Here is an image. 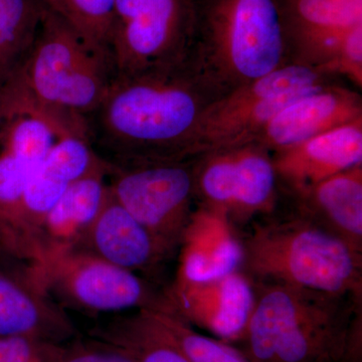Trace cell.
Segmentation results:
<instances>
[{"label": "cell", "instance_id": "1", "mask_svg": "<svg viewBox=\"0 0 362 362\" xmlns=\"http://www.w3.org/2000/svg\"><path fill=\"white\" fill-rule=\"evenodd\" d=\"M216 99L187 64L114 78L87 118L90 145L111 165L197 158L195 131Z\"/></svg>", "mask_w": 362, "mask_h": 362}, {"label": "cell", "instance_id": "2", "mask_svg": "<svg viewBox=\"0 0 362 362\" xmlns=\"http://www.w3.org/2000/svg\"><path fill=\"white\" fill-rule=\"evenodd\" d=\"M113 80L111 62L90 51L58 14L45 7L37 40L23 70L0 92V120L14 115L42 119L58 138L89 140L87 118Z\"/></svg>", "mask_w": 362, "mask_h": 362}, {"label": "cell", "instance_id": "3", "mask_svg": "<svg viewBox=\"0 0 362 362\" xmlns=\"http://www.w3.org/2000/svg\"><path fill=\"white\" fill-rule=\"evenodd\" d=\"M358 299L264 283L243 354L251 362H362Z\"/></svg>", "mask_w": 362, "mask_h": 362}, {"label": "cell", "instance_id": "4", "mask_svg": "<svg viewBox=\"0 0 362 362\" xmlns=\"http://www.w3.org/2000/svg\"><path fill=\"white\" fill-rule=\"evenodd\" d=\"M187 66L218 98L292 63L279 0H194Z\"/></svg>", "mask_w": 362, "mask_h": 362}, {"label": "cell", "instance_id": "5", "mask_svg": "<svg viewBox=\"0 0 362 362\" xmlns=\"http://www.w3.org/2000/svg\"><path fill=\"white\" fill-rule=\"evenodd\" d=\"M243 264L262 282L361 299V250L311 216L258 226Z\"/></svg>", "mask_w": 362, "mask_h": 362}, {"label": "cell", "instance_id": "6", "mask_svg": "<svg viewBox=\"0 0 362 362\" xmlns=\"http://www.w3.org/2000/svg\"><path fill=\"white\" fill-rule=\"evenodd\" d=\"M194 0H115L109 57L114 78L187 64Z\"/></svg>", "mask_w": 362, "mask_h": 362}, {"label": "cell", "instance_id": "7", "mask_svg": "<svg viewBox=\"0 0 362 362\" xmlns=\"http://www.w3.org/2000/svg\"><path fill=\"white\" fill-rule=\"evenodd\" d=\"M334 78L303 64L281 66L211 102L195 131L194 157L242 145L278 112Z\"/></svg>", "mask_w": 362, "mask_h": 362}, {"label": "cell", "instance_id": "8", "mask_svg": "<svg viewBox=\"0 0 362 362\" xmlns=\"http://www.w3.org/2000/svg\"><path fill=\"white\" fill-rule=\"evenodd\" d=\"M195 160L108 163L112 197L171 252L192 214Z\"/></svg>", "mask_w": 362, "mask_h": 362}, {"label": "cell", "instance_id": "9", "mask_svg": "<svg viewBox=\"0 0 362 362\" xmlns=\"http://www.w3.org/2000/svg\"><path fill=\"white\" fill-rule=\"evenodd\" d=\"M47 291L64 309L89 314L156 310L165 306L160 294L141 276L83 250L59 255L40 269Z\"/></svg>", "mask_w": 362, "mask_h": 362}, {"label": "cell", "instance_id": "10", "mask_svg": "<svg viewBox=\"0 0 362 362\" xmlns=\"http://www.w3.org/2000/svg\"><path fill=\"white\" fill-rule=\"evenodd\" d=\"M278 176L270 152L257 145H235L197 157L194 197L230 218L269 211Z\"/></svg>", "mask_w": 362, "mask_h": 362}, {"label": "cell", "instance_id": "11", "mask_svg": "<svg viewBox=\"0 0 362 362\" xmlns=\"http://www.w3.org/2000/svg\"><path fill=\"white\" fill-rule=\"evenodd\" d=\"M13 337L59 344L76 338L77 330L39 268L0 252V337Z\"/></svg>", "mask_w": 362, "mask_h": 362}, {"label": "cell", "instance_id": "12", "mask_svg": "<svg viewBox=\"0 0 362 362\" xmlns=\"http://www.w3.org/2000/svg\"><path fill=\"white\" fill-rule=\"evenodd\" d=\"M164 294L169 310L225 342L242 339L256 301L251 283L239 271L209 282L175 280Z\"/></svg>", "mask_w": 362, "mask_h": 362}, {"label": "cell", "instance_id": "13", "mask_svg": "<svg viewBox=\"0 0 362 362\" xmlns=\"http://www.w3.org/2000/svg\"><path fill=\"white\" fill-rule=\"evenodd\" d=\"M359 119L361 95L330 82L286 106L242 145H257L277 153Z\"/></svg>", "mask_w": 362, "mask_h": 362}, {"label": "cell", "instance_id": "14", "mask_svg": "<svg viewBox=\"0 0 362 362\" xmlns=\"http://www.w3.org/2000/svg\"><path fill=\"white\" fill-rule=\"evenodd\" d=\"M278 180L301 194L362 164V119L272 154Z\"/></svg>", "mask_w": 362, "mask_h": 362}, {"label": "cell", "instance_id": "15", "mask_svg": "<svg viewBox=\"0 0 362 362\" xmlns=\"http://www.w3.org/2000/svg\"><path fill=\"white\" fill-rule=\"evenodd\" d=\"M106 161L74 181L47 214L37 235V267L69 251L78 250L110 195Z\"/></svg>", "mask_w": 362, "mask_h": 362}, {"label": "cell", "instance_id": "16", "mask_svg": "<svg viewBox=\"0 0 362 362\" xmlns=\"http://www.w3.org/2000/svg\"><path fill=\"white\" fill-rule=\"evenodd\" d=\"M78 250L133 273H148L171 252L109 195Z\"/></svg>", "mask_w": 362, "mask_h": 362}, {"label": "cell", "instance_id": "17", "mask_svg": "<svg viewBox=\"0 0 362 362\" xmlns=\"http://www.w3.org/2000/svg\"><path fill=\"white\" fill-rule=\"evenodd\" d=\"M183 251L176 280L209 282L238 272L244 249L223 211L204 206L190 216L183 233Z\"/></svg>", "mask_w": 362, "mask_h": 362}, {"label": "cell", "instance_id": "18", "mask_svg": "<svg viewBox=\"0 0 362 362\" xmlns=\"http://www.w3.org/2000/svg\"><path fill=\"white\" fill-rule=\"evenodd\" d=\"M300 197L333 233L361 250L362 164L321 181Z\"/></svg>", "mask_w": 362, "mask_h": 362}, {"label": "cell", "instance_id": "19", "mask_svg": "<svg viewBox=\"0 0 362 362\" xmlns=\"http://www.w3.org/2000/svg\"><path fill=\"white\" fill-rule=\"evenodd\" d=\"M93 334L126 350L135 362H192L149 310L116 318Z\"/></svg>", "mask_w": 362, "mask_h": 362}, {"label": "cell", "instance_id": "20", "mask_svg": "<svg viewBox=\"0 0 362 362\" xmlns=\"http://www.w3.org/2000/svg\"><path fill=\"white\" fill-rule=\"evenodd\" d=\"M45 9L40 0H0V92L30 56Z\"/></svg>", "mask_w": 362, "mask_h": 362}, {"label": "cell", "instance_id": "21", "mask_svg": "<svg viewBox=\"0 0 362 362\" xmlns=\"http://www.w3.org/2000/svg\"><path fill=\"white\" fill-rule=\"evenodd\" d=\"M279 4L289 47L298 40L362 23V0H279Z\"/></svg>", "mask_w": 362, "mask_h": 362}, {"label": "cell", "instance_id": "22", "mask_svg": "<svg viewBox=\"0 0 362 362\" xmlns=\"http://www.w3.org/2000/svg\"><path fill=\"white\" fill-rule=\"evenodd\" d=\"M61 16L84 40L90 51L110 61L112 23L115 0H40ZM111 62V61H110Z\"/></svg>", "mask_w": 362, "mask_h": 362}, {"label": "cell", "instance_id": "23", "mask_svg": "<svg viewBox=\"0 0 362 362\" xmlns=\"http://www.w3.org/2000/svg\"><path fill=\"white\" fill-rule=\"evenodd\" d=\"M39 168L2 147L0 152V252L14 258H18L14 228L18 206L26 183Z\"/></svg>", "mask_w": 362, "mask_h": 362}, {"label": "cell", "instance_id": "24", "mask_svg": "<svg viewBox=\"0 0 362 362\" xmlns=\"http://www.w3.org/2000/svg\"><path fill=\"white\" fill-rule=\"evenodd\" d=\"M192 362H251L242 350L197 332L169 309L149 310Z\"/></svg>", "mask_w": 362, "mask_h": 362}, {"label": "cell", "instance_id": "25", "mask_svg": "<svg viewBox=\"0 0 362 362\" xmlns=\"http://www.w3.org/2000/svg\"><path fill=\"white\" fill-rule=\"evenodd\" d=\"M44 362H135L126 350L104 340L74 339L49 344Z\"/></svg>", "mask_w": 362, "mask_h": 362}, {"label": "cell", "instance_id": "26", "mask_svg": "<svg viewBox=\"0 0 362 362\" xmlns=\"http://www.w3.org/2000/svg\"><path fill=\"white\" fill-rule=\"evenodd\" d=\"M47 345L28 337H0V362H44Z\"/></svg>", "mask_w": 362, "mask_h": 362}]
</instances>
